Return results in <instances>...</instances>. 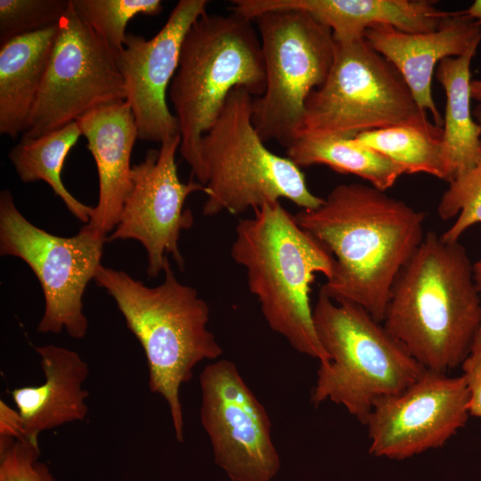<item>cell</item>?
Instances as JSON below:
<instances>
[{"instance_id":"cell-1","label":"cell","mask_w":481,"mask_h":481,"mask_svg":"<svg viewBox=\"0 0 481 481\" xmlns=\"http://www.w3.org/2000/svg\"><path fill=\"white\" fill-rule=\"evenodd\" d=\"M295 216L334 257L333 273L319 292L383 322L395 281L424 238L425 213L371 185L351 183Z\"/></svg>"},{"instance_id":"cell-2","label":"cell","mask_w":481,"mask_h":481,"mask_svg":"<svg viewBox=\"0 0 481 481\" xmlns=\"http://www.w3.org/2000/svg\"><path fill=\"white\" fill-rule=\"evenodd\" d=\"M383 323L425 369L447 373L461 366L481 327L465 248L426 233L395 281Z\"/></svg>"},{"instance_id":"cell-3","label":"cell","mask_w":481,"mask_h":481,"mask_svg":"<svg viewBox=\"0 0 481 481\" xmlns=\"http://www.w3.org/2000/svg\"><path fill=\"white\" fill-rule=\"evenodd\" d=\"M231 257L245 269L268 326L296 351L328 363L310 304L316 274L328 280L333 273L334 257L327 248L277 201L238 222Z\"/></svg>"},{"instance_id":"cell-4","label":"cell","mask_w":481,"mask_h":481,"mask_svg":"<svg viewBox=\"0 0 481 481\" xmlns=\"http://www.w3.org/2000/svg\"><path fill=\"white\" fill-rule=\"evenodd\" d=\"M163 273V282L149 287L126 272L102 265L94 281L114 299L140 342L150 389L167 402L175 438L183 442L180 387L191 380L198 363L217 359L223 349L208 329V303L195 288L178 281L169 262Z\"/></svg>"},{"instance_id":"cell-5","label":"cell","mask_w":481,"mask_h":481,"mask_svg":"<svg viewBox=\"0 0 481 481\" xmlns=\"http://www.w3.org/2000/svg\"><path fill=\"white\" fill-rule=\"evenodd\" d=\"M254 20L232 12L205 13L182 43L168 98L179 124V152L195 175L202 136L222 111L230 94L244 88L254 97L265 89L261 42Z\"/></svg>"},{"instance_id":"cell-6","label":"cell","mask_w":481,"mask_h":481,"mask_svg":"<svg viewBox=\"0 0 481 481\" xmlns=\"http://www.w3.org/2000/svg\"><path fill=\"white\" fill-rule=\"evenodd\" d=\"M253 101L235 88L202 136L194 177L207 195L203 215H240L281 199L306 210L319 208L324 199L311 192L301 168L265 146L253 123Z\"/></svg>"},{"instance_id":"cell-7","label":"cell","mask_w":481,"mask_h":481,"mask_svg":"<svg viewBox=\"0 0 481 481\" xmlns=\"http://www.w3.org/2000/svg\"><path fill=\"white\" fill-rule=\"evenodd\" d=\"M313 321L329 357L317 371L311 396L314 405L325 401L340 404L365 425L377 400L403 392L427 370L355 304L319 292Z\"/></svg>"},{"instance_id":"cell-8","label":"cell","mask_w":481,"mask_h":481,"mask_svg":"<svg viewBox=\"0 0 481 481\" xmlns=\"http://www.w3.org/2000/svg\"><path fill=\"white\" fill-rule=\"evenodd\" d=\"M335 42L330 71L306 102L297 140L355 138L395 126L442 139L443 127L428 119L398 70L365 37Z\"/></svg>"},{"instance_id":"cell-9","label":"cell","mask_w":481,"mask_h":481,"mask_svg":"<svg viewBox=\"0 0 481 481\" xmlns=\"http://www.w3.org/2000/svg\"><path fill=\"white\" fill-rule=\"evenodd\" d=\"M254 21L266 81L264 93L254 97L253 123L265 143L287 149L298 139L308 96L330 71L336 42L330 28L304 11H270Z\"/></svg>"},{"instance_id":"cell-10","label":"cell","mask_w":481,"mask_h":481,"mask_svg":"<svg viewBox=\"0 0 481 481\" xmlns=\"http://www.w3.org/2000/svg\"><path fill=\"white\" fill-rule=\"evenodd\" d=\"M108 237L86 224L70 237L52 234L30 223L8 190L0 192V254L24 261L42 288L45 309L37 330L83 338L88 329L83 297L94 280Z\"/></svg>"},{"instance_id":"cell-11","label":"cell","mask_w":481,"mask_h":481,"mask_svg":"<svg viewBox=\"0 0 481 481\" xmlns=\"http://www.w3.org/2000/svg\"><path fill=\"white\" fill-rule=\"evenodd\" d=\"M113 51L74 9L59 21L45 77L22 138H36L77 121L92 110L126 101Z\"/></svg>"},{"instance_id":"cell-12","label":"cell","mask_w":481,"mask_h":481,"mask_svg":"<svg viewBox=\"0 0 481 481\" xmlns=\"http://www.w3.org/2000/svg\"><path fill=\"white\" fill-rule=\"evenodd\" d=\"M200 421L216 463L232 481H270L280 469L270 418L236 365L211 363L200 375Z\"/></svg>"},{"instance_id":"cell-13","label":"cell","mask_w":481,"mask_h":481,"mask_svg":"<svg viewBox=\"0 0 481 481\" xmlns=\"http://www.w3.org/2000/svg\"><path fill=\"white\" fill-rule=\"evenodd\" d=\"M180 135L147 151L143 159L132 167V185L119 219L108 241L135 240L147 254V274L157 277L171 255L178 267L184 266L178 241L183 230L193 224L190 209L184 208L188 196L203 192L198 181L183 183L177 173L175 154Z\"/></svg>"},{"instance_id":"cell-14","label":"cell","mask_w":481,"mask_h":481,"mask_svg":"<svg viewBox=\"0 0 481 481\" xmlns=\"http://www.w3.org/2000/svg\"><path fill=\"white\" fill-rule=\"evenodd\" d=\"M465 377L426 370L403 392L377 400L366 420L369 452L404 460L442 447L470 416Z\"/></svg>"},{"instance_id":"cell-15","label":"cell","mask_w":481,"mask_h":481,"mask_svg":"<svg viewBox=\"0 0 481 481\" xmlns=\"http://www.w3.org/2000/svg\"><path fill=\"white\" fill-rule=\"evenodd\" d=\"M207 0H180L161 29L151 38L127 33L117 64L126 99L135 116L138 139L162 143L180 135L179 124L167 105L183 38L207 12Z\"/></svg>"},{"instance_id":"cell-16","label":"cell","mask_w":481,"mask_h":481,"mask_svg":"<svg viewBox=\"0 0 481 481\" xmlns=\"http://www.w3.org/2000/svg\"><path fill=\"white\" fill-rule=\"evenodd\" d=\"M364 37L398 70L418 105L429 111L434 124L443 127L431 92L435 68L444 59L461 56L479 45L481 24L458 11L451 12L434 31L408 33L391 26H376L368 29Z\"/></svg>"},{"instance_id":"cell-17","label":"cell","mask_w":481,"mask_h":481,"mask_svg":"<svg viewBox=\"0 0 481 481\" xmlns=\"http://www.w3.org/2000/svg\"><path fill=\"white\" fill-rule=\"evenodd\" d=\"M428 0H238L236 11L254 20L274 10L308 12L330 28L335 41L347 43L364 37L368 29L391 26L408 33L437 29L451 12Z\"/></svg>"},{"instance_id":"cell-18","label":"cell","mask_w":481,"mask_h":481,"mask_svg":"<svg viewBox=\"0 0 481 481\" xmlns=\"http://www.w3.org/2000/svg\"><path fill=\"white\" fill-rule=\"evenodd\" d=\"M86 147L94 157L99 197L86 225L108 237L116 227L131 190V155L138 131L126 101L99 106L77 120Z\"/></svg>"},{"instance_id":"cell-19","label":"cell","mask_w":481,"mask_h":481,"mask_svg":"<svg viewBox=\"0 0 481 481\" xmlns=\"http://www.w3.org/2000/svg\"><path fill=\"white\" fill-rule=\"evenodd\" d=\"M35 349L45 382L16 387L11 395L22 418L25 438L38 444L43 431L86 419L89 393L83 384L89 368L74 350L51 344Z\"/></svg>"},{"instance_id":"cell-20","label":"cell","mask_w":481,"mask_h":481,"mask_svg":"<svg viewBox=\"0 0 481 481\" xmlns=\"http://www.w3.org/2000/svg\"><path fill=\"white\" fill-rule=\"evenodd\" d=\"M59 23L0 46V134L15 138L29 128Z\"/></svg>"},{"instance_id":"cell-21","label":"cell","mask_w":481,"mask_h":481,"mask_svg":"<svg viewBox=\"0 0 481 481\" xmlns=\"http://www.w3.org/2000/svg\"><path fill=\"white\" fill-rule=\"evenodd\" d=\"M477 47L444 59L436 71L446 97L442 146L452 179L481 159V131L470 109V64Z\"/></svg>"},{"instance_id":"cell-22","label":"cell","mask_w":481,"mask_h":481,"mask_svg":"<svg viewBox=\"0 0 481 481\" xmlns=\"http://www.w3.org/2000/svg\"><path fill=\"white\" fill-rule=\"evenodd\" d=\"M81 135L77 122L73 121L36 138H21L8 156L20 181H44L76 218L87 224L94 208L77 200L61 179L65 159Z\"/></svg>"},{"instance_id":"cell-23","label":"cell","mask_w":481,"mask_h":481,"mask_svg":"<svg viewBox=\"0 0 481 481\" xmlns=\"http://www.w3.org/2000/svg\"><path fill=\"white\" fill-rule=\"evenodd\" d=\"M287 150L297 166L325 165L342 174H351L385 191L404 174V167L355 138H300Z\"/></svg>"},{"instance_id":"cell-24","label":"cell","mask_w":481,"mask_h":481,"mask_svg":"<svg viewBox=\"0 0 481 481\" xmlns=\"http://www.w3.org/2000/svg\"><path fill=\"white\" fill-rule=\"evenodd\" d=\"M355 138L403 166L406 174L427 173L449 183L452 180L442 139L418 128L395 126L365 131Z\"/></svg>"},{"instance_id":"cell-25","label":"cell","mask_w":481,"mask_h":481,"mask_svg":"<svg viewBox=\"0 0 481 481\" xmlns=\"http://www.w3.org/2000/svg\"><path fill=\"white\" fill-rule=\"evenodd\" d=\"M80 18L117 53L124 48L126 25L138 14L155 16L159 0H71Z\"/></svg>"},{"instance_id":"cell-26","label":"cell","mask_w":481,"mask_h":481,"mask_svg":"<svg viewBox=\"0 0 481 481\" xmlns=\"http://www.w3.org/2000/svg\"><path fill=\"white\" fill-rule=\"evenodd\" d=\"M437 214L443 220L458 216L441 236L450 243L457 242L468 228L481 223V159L449 183L437 206Z\"/></svg>"},{"instance_id":"cell-27","label":"cell","mask_w":481,"mask_h":481,"mask_svg":"<svg viewBox=\"0 0 481 481\" xmlns=\"http://www.w3.org/2000/svg\"><path fill=\"white\" fill-rule=\"evenodd\" d=\"M70 0H0V43L59 23Z\"/></svg>"},{"instance_id":"cell-28","label":"cell","mask_w":481,"mask_h":481,"mask_svg":"<svg viewBox=\"0 0 481 481\" xmlns=\"http://www.w3.org/2000/svg\"><path fill=\"white\" fill-rule=\"evenodd\" d=\"M39 457V445L27 438L0 436V481H55Z\"/></svg>"},{"instance_id":"cell-29","label":"cell","mask_w":481,"mask_h":481,"mask_svg":"<svg viewBox=\"0 0 481 481\" xmlns=\"http://www.w3.org/2000/svg\"><path fill=\"white\" fill-rule=\"evenodd\" d=\"M461 368L469 391V414L481 418V348L472 350Z\"/></svg>"},{"instance_id":"cell-30","label":"cell","mask_w":481,"mask_h":481,"mask_svg":"<svg viewBox=\"0 0 481 481\" xmlns=\"http://www.w3.org/2000/svg\"><path fill=\"white\" fill-rule=\"evenodd\" d=\"M0 436L25 438L22 418L18 410L0 400Z\"/></svg>"},{"instance_id":"cell-31","label":"cell","mask_w":481,"mask_h":481,"mask_svg":"<svg viewBox=\"0 0 481 481\" xmlns=\"http://www.w3.org/2000/svg\"><path fill=\"white\" fill-rule=\"evenodd\" d=\"M473 277L481 299V259L473 264ZM481 348V327L475 339L472 350Z\"/></svg>"},{"instance_id":"cell-32","label":"cell","mask_w":481,"mask_h":481,"mask_svg":"<svg viewBox=\"0 0 481 481\" xmlns=\"http://www.w3.org/2000/svg\"><path fill=\"white\" fill-rule=\"evenodd\" d=\"M468 16L481 24V0H476L467 9L463 11Z\"/></svg>"},{"instance_id":"cell-33","label":"cell","mask_w":481,"mask_h":481,"mask_svg":"<svg viewBox=\"0 0 481 481\" xmlns=\"http://www.w3.org/2000/svg\"><path fill=\"white\" fill-rule=\"evenodd\" d=\"M471 98L481 102V79L471 80Z\"/></svg>"},{"instance_id":"cell-34","label":"cell","mask_w":481,"mask_h":481,"mask_svg":"<svg viewBox=\"0 0 481 481\" xmlns=\"http://www.w3.org/2000/svg\"><path fill=\"white\" fill-rule=\"evenodd\" d=\"M473 117L478 124L481 131V102L478 103L473 110Z\"/></svg>"}]
</instances>
